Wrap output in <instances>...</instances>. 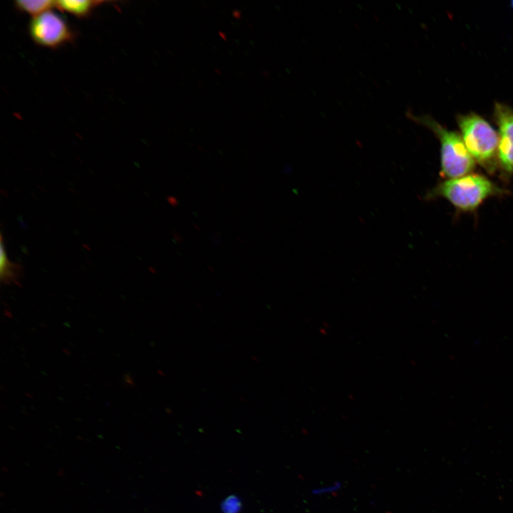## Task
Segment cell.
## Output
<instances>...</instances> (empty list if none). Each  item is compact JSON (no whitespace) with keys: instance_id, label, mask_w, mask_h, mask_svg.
I'll return each instance as SVG.
<instances>
[{"instance_id":"2","label":"cell","mask_w":513,"mask_h":513,"mask_svg":"<svg viewBox=\"0 0 513 513\" xmlns=\"http://www.w3.org/2000/svg\"><path fill=\"white\" fill-rule=\"evenodd\" d=\"M498 189L487 178L480 175H467L449 179L439 184L429 194L441 196L457 209L471 211L476 209Z\"/></svg>"},{"instance_id":"7","label":"cell","mask_w":513,"mask_h":513,"mask_svg":"<svg viewBox=\"0 0 513 513\" xmlns=\"http://www.w3.org/2000/svg\"><path fill=\"white\" fill-rule=\"evenodd\" d=\"M22 274L20 264L11 261L7 256L4 244L3 236H1L0 275L1 281L6 284H18Z\"/></svg>"},{"instance_id":"5","label":"cell","mask_w":513,"mask_h":513,"mask_svg":"<svg viewBox=\"0 0 513 513\" xmlns=\"http://www.w3.org/2000/svg\"><path fill=\"white\" fill-rule=\"evenodd\" d=\"M495 121L499 128L497 157L502 168L508 173L513 172V109L495 103Z\"/></svg>"},{"instance_id":"1","label":"cell","mask_w":513,"mask_h":513,"mask_svg":"<svg viewBox=\"0 0 513 513\" xmlns=\"http://www.w3.org/2000/svg\"><path fill=\"white\" fill-rule=\"evenodd\" d=\"M407 117L430 130L440 143L441 174L450 179L468 174L475 167V160L467 150L462 136L447 130L432 117L406 113Z\"/></svg>"},{"instance_id":"9","label":"cell","mask_w":513,"mask_h":513,"mask_svg":"<svg viewBox=\"0 0 513 513\" xmlns=\"http://www.w3.org/2000/svg\"><path fill=\"white\" fill-rule=\"evenodd\" d=\"M241 507L239 499L234 495L227 497L222 503L223 513H239Z\"/></svg>"},{"instance_id":"11","label":"cell","mask_w":513,"mask_h":513,"mask_svg":"<svg viewBox=\"0 0 513 513\" xmlns=\"http://www.w3.org/2000/svg\"><path fill=\"white\" fill-rule=\"evenodd\" d=\"M511 6L513 8V1L511 2Z\"/></svg>"},{"instance_id":"8","label":"cell","mask_w":513,"mask_h":513,"mask_svg":"<svg viewBox=\"0 0 513 513\" xmlns=\"http://www.w3.org/2000/svg\"><path fill=\"white\" fill-rule=\"evenodd\" d=\"M16 9L33 17L56 8V1L51 0H20L14 1Z\"/></svg>"},{"instance_id":"3","label":"cell","mask_w":513,"mask_h":513,"mask_svg":"<svg viewBox=\"0 0 513 513\" xmlns=\"http://www.w3.org/2000/svg\"><path fill=\"white\" fill-rule=\"evenodd\" d=\"M457 121L465 145L474 158L483 166H491L497 155L499 135L482 117L475 113L460 115Z\"/></svg>"},{"instance_id":"4","label":"cell","mask_w":513,"mask_h":513,"mask_svg":"<svg viewBox=\"0 0 513 513\" xmlns=\"http://www.w3.org/2000/svg\"><path fill=\"white\" fill-rule=\"evenodd\" d=\"M28 33L36 45L51 49L71 43L76 38L67 21L53 10L33 17L28 24Z\"/></svg>"},{"instance_id":"10","label":"cell","mask_w":513,"mask_h":513,"mask_svg":"<svg viewBox=\"0 0 513 513\" xmlns=\"http://www.w3.org/2000/svg\"><path fill=\"white\" fill-rule=\"evenodd\" d=\"M233 15H234L236 18H240V12H239V11H234L233 12Z\"/></svg>"},{"instance_id":"6","label":"cell","mask_w":513,"mask_h":513,"mask_svg":"<svg viewBox=\"0 0 513 513\" xmlns=\"http://www.w3.org/2000/svg\"><path fill=\"white\" fill-rule=\"evenodd\" d=\"M107 2L101 0H61L56 1V8L78 19H86L89 17L97 7Z\"/></svg>"}]
</instances>
